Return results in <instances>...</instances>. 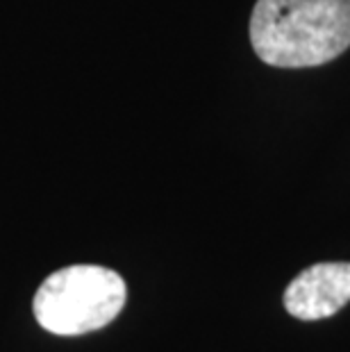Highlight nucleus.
Wrapping results in <instances>:
<instances>
[{"mask_svg":"<svg viewBox=\"0 0 350 352\" xmlns=\"http://www.w3.org/2000/svg\"><path fill=\"white\" fill-rule=\"evenodd\" d=\"M350 302V264L323 261L305 268L285 291V307L300 320H321L334 316Z\"/></svg>","mask_w":350,"mask_h":352,"instance_id":"3","label":"nucleus"},{"mask_svg":"<svg viewBox=\"0 0 350 352\" xmlns=\"http://www.w3.org/2000/svg\"><path fill=\"white\" fill-rule=\"evenodd\" d=\"M250 43L269 66H323L350 48V0H257Z\"/></svg>","mask_w":350,"mask_h":352,"instance_id":"1","label":"nucleus"},{"mask_svg":"<svg viewBox=\"0 0 350 352\" xmlns=\"http://www.w3.org/2000/svg\"><path fill=\"white\" fill-rule=\"evenodd\" d=\"M128 300L123 277L102 266H69L55 271L34 294V318L59 336H78L109 325Z\"/></svg>","mask_w":350,"mask_h":352,"instance_id":"2","label":"nucleus"}]
</instances>
